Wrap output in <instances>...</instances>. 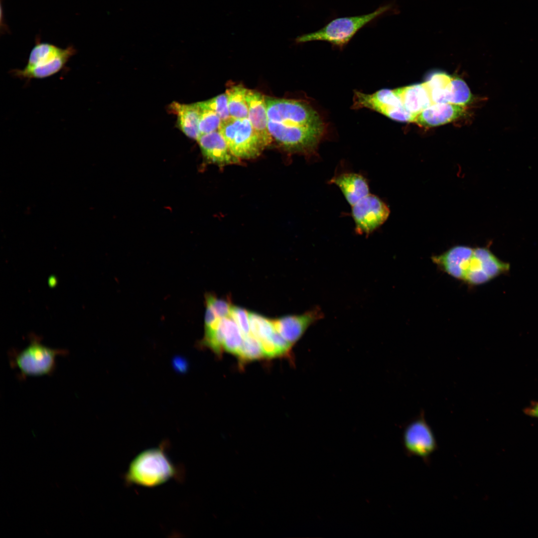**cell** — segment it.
I'll list each match as a JSON object with an SVG mask.
<instances>
[{
  "label": "cell",
  "mask_w": 538,
  "mask_h": 538,
  "mask_svg": "<svg viewBox=\"0 0 538 538\" xmlns=\"http://www.w3.org/2000/svg\"><path fill=\"white\" fill-rule=\"evenodd\" d=\"M432 262L451 277L471 285L487 283L509 271L510 265L486 247L457 245L431 257Z\"/></svg>",
  "instance_id": "obj_1"
},
{
  "label": "cell",
  "mask_w": 538,
  "mask_h": 538,
  "mask_svg": "<svg viewBox=\"0 0 538 538\" xmlns=\"http://www.w3.org/2000/svg\"><path fill=\"white\" fill-rule=\"evenodd\" d=\"M167 442L144 450L130 464L124 475L128 485L145 487L158 486L172 479H179L182 474L166 453Z\"/></svg>",
  "instance_id": "obj_2"
},
{
  "label": "cell",
  "mask_w": 538,
  "mask_h": 538,
  "mask_svg": "<svg viewBox=\"0 0 538 538\" xmlns=\"http://www.w3.org/2000/svg\"><path fill=\"white\" fill-rule=\"evenodd\" d=\"M393 8L394 5L388 3L368 14L336 18L317 31L297 36L295 41L298 44L313 41H326L334 47L342 49L360 29Z\"/></svg>",
  "instance_id": "obj_3"
},
{
  "label": "cell",
  "mask_w": 538,
  "mask_h": 538,
  "mask_svg": "<svg viewBox=\"0 0 538 538\" xmlns=\"http://www.w3.org/2000/svg\"><path fill=\"white\" fill-rule=\"evenodd\" d=\"M268 128L272 139L286 150L303 155L308 159L318 157L319 145L327 133V125H287L270 120Z\"/></svg>",
  "instance_id": "obj_4"
},
{
  "label": "cell",
  "mask_w": 538,
  "mask_h": 538,
  "mask_svg": "<svg viewBox=\"0 0 538 538\" xmlns=\"http://www.w3.org/2000/svg\"><path fill=\"white\" fill-rule=\"evenodd\" d=\"M76 53L70 45L65 48L37 40L32 48L26 66L11 71L13 76L21 80L46 78L60 72Z\"/></svg>",
  "instance_id": "obj_5"
},
{
  "label": "cell",
  "mask_w": 538,
  "mask_h": 538,
  "mask_svg": "<svg viewBox=\"0 0 538 538\" xmlns=\"http://www.w3.org/2000/svg\"><path fill=\"white\" fill-rule=\"evenodd\" d=\"M219 131L233 154L239 159L255 158L267 146L248 118H230L222 122Z\"/></svg>",
  "instance_id": "obj_6"
},
{
  "label": "cell",
  "mask_w": 538,
  "mask_h": 538,
  "mask_svg": "<svg viewBox=\"0 0 538 538\" xmlns=\"http://www.w3.org/2000/svg\"><path fill=\"white\" fill-rule=\"evenodd\" d=\"M67 354L66 350L52 349L43 345L39 338L32 337L27 347L12 355L11 363L23 378L51 375L57 356Z\"/></svg>",
  "instance_id": "obj_7"
},
{
  "label": "cell",
  "mask_w": 538,
  "mask_h": 538,
  "mask_svg": "<svg viewBox=\"0 0 538 538\" xmlns=\"http://www.w3.org/2000/svg\"><path fill=\"white\" fill-rule=\"evenodd\" d=\"M269 120L288 125L315 126L325 124L309 104L300 100L266 97Z\"/></svg>",
  "instance_id": "obj_8"
},
{
  "label": "cell",
  "mask_w": 538,
  "mask_h": 538,
  "mask_svg": "<svg viewBox=\"0 0 538 538\" xmlns=\"http://www.w3.org/2000/svg\"><path fill=\"white\" fill-rule=\"evenodd\" d=\"M352 108H366L389 119L404 123H414L416 116L408 113L393 89H382L372 94L354 92Z\"/></svg>",
  "instance_id": "obj_9"
},
{
  "label": "cell",
  "mask_w": 538,
  "mask_h": 538,
  "mask_svg": "<svg viewBox=\"0 0 538 538\" xmlns=\"http://www.w3.org/2000/svg\"><path fill=\"white\" fill-rule=\"evenodd\" d=\"M351 207L355 230L359 234L369 235L387 221L390 214L387 204L371 193Z\"/></svg>",
  "instance_id": "obj_10"
},
{
  "label": "cell",
  "mask_w": 538,
  "mask_h": 538,
  "mask_svg": "<svg viewBox=\"0 0 538 538\" xmlns=\"http://www.w3.org/2000/svg\"><path fill=\"white\" fill-rule=\"evenodd\" d=\"M403 442L407 454L421 458L425 462L437 448L434 433L423 414L405 427Z\"/></svg>",
  "instance_id": "obj_11"
},
{
  "label": "cell",
  "mask_w": 538,
  "mask_h": 538,
  "mask_svg": "<svg viewBox=\"0 0 538 538\" xmlns=\"http://www.w3.org/2000/svg\"><path fill=\"white\" fill-rule=\"evenodd\" d=\"M204 156L220 166L239 163L240 159L231 151L219 130L201 134L197 139Z\"/></svg>",
  "instance_id": "obj_12"
},
{
  "label": "cell",
  "mask_w": 538,
  "mask_h": 538,
  "mask_svg": "<svg viewBox=\"0 0 538 538\" xmlns=\"http://www.w3.org/2000/svg\"><path fill=\"white\" fill-rule=\"evenodd\" d=\"M318 309H314L299 315H288L273 320L276 331L293 345L307 328L322 317Z\"/></svg>",
  "instance_id": "obj_13"
},
{
  "label": "cell",
  "mask_w": 538,
  "mask_h": 538,
  "mask_svg": "<svg viewBox=\"0 0 538 538\" xmlns=\"http://www.w3.org/2000/svg\"><path fill=\"white\" fill-rule=\"evenodd\" d=\"M465 107L449 103L433 104L418 114L414 120L417 125L423 127H434L443 125L461 117Z\"/></svg>",
  "instance_id": "obj_14"
},
{
  "label": "cell",
  "mask_w": 538,
  "mask_h": 538,
  "mask_svg": "<svg viewBox=\"0 0 538 538\" xmlns=\"http://www.w3.org/2000/svg\"><path fill=\"white\" fill-rule=\"evenodd\" d=\"M328 183L340 189L350 206L370 193L367 179L358 173L344 171L336 174Z\"/></svg>",
  "instance_id": "obj_15"
},
{
  "label": "cell",
  "mask_w": 538,
  "mask_h": 538,
  "mask_svg": "<svg viewBox=\"0 0 538 538\" xmlns=\"http://www.w3.org/2000/svg\"><path fill=\"white\" fill-rule=\"evenodd\" d=\"M246 100L248 106V119L254 130L268 146L272 137L268 128V117L266 97L259 92L248 89Z\"/></svg>",
  "instance_id": "obj_16"
},
{
  "label": "cell",
  "mask_w": 538,
  "mask_h": 538,
  "mask_svg": "<svg viewBox=\"0 0 538 538\" xmlns=\"http://www.w3.org/2000/svg\"><path fill=\"white\" fill-rule=\"evenodd\" d=\"M403 106L408 113L417 116L433 104L429 92L424 83L393 89Z\"/></svg>",
  "instance_id": "obj_17"
},
{
  "label": "cell",
  "mask_w": 538,
  "mask_h": 538,
  "mask_svg": "<svg viewBox=\"0 0 538 538\" xmlns=\"http://www.w3.org/2000/svg\"><path fill=\"white\" fill-rule=\"evenodd\" d=\"M169 108L176 115L178 125L182 132L189 137L197 140L200 135L199 131L200 110L197 103L184 104L174 102Z\"/></svg>",
  "instance_id": "obj_18"
},
{
  "label": "cell",
  "mask_w": 538,
  "mask_h": 538,
  "mask_svg": "<svg viewBox=\"0 0 538 538\" xmlns=\"http://www.w3.org/2000/svg\"><path fill=\"white\" fill-rule=\"evenodd\" d=\"M248 89L242 85H236L226 90L228 107L231 118L243 119L248 118V106L246 100Z\"/></svg>",
  "instance_id": "obj_19"
},
{
  "label": "cell",
  "mask_w": 538,
  "mask_h": 538,
  "mask_svg": "<svg viewBox=\"0 0 538 538\" xmlns=\"http://www.w3.org/2000/svg\"><path fill=\"white\" fill-rule=\"evenodd\" d=\"M223 335V349L237 355L243 341V335L231 317L221 318L219 322Z\"/></svg>",
  "instance_id": "obj_20"
},
{
  "label": "cell",
  "mask_w": 538,
  "mask_h": 538,
  "mask_svg": "<svg viewBox=\"0 0 538 538\" xmlns=\"http://www.w3.org/2000/svg\"><path fill=\"white\" fill-rule=\"evenodd\" d=\"M451 79L452 77L445 73L436 72L424 82L433 104L447 103L446 94Z\"/></svg>",
  "instance_id": "obj_21"
},
{
  "label": "cell",
  "mask_w": 538,
  "mask_h": 538,
  "mask_svg": "<svg viewBox=\"0 0 538 538\" xmlns=\"http://www.w3.org/2000/svg\"><path fill=\"white\" fill-rule=\"evenodd\" d=\"M472 95L466 82L459 77H452L446 96L447 103L465 107Z\"/></svg>",
  "instance_id": "obj_22"
},
{
  "label": "cell",
  "mask_w": 538,
  "mask_h": 538,
  "mask_svg": "<svg viewBox=\"0 0 538 538\" xmlns=\"http://www.w3.org/2000/svg\"><path fill=\"white\" fill-rule=\"evenodd\" d=\"M249 317L251 333L260 341L270 339L276 330L273 320L251 312Z\"/></svg>",
  "instance_id": "obj_23"
},
{
  "label": "cell",
  "mask_w": 538,
  "mask_h": 538,
  "mask_svg": "<svg viewBox=\"0 0 538 538\" xmlns=\"http://www.w3.org/2000/svg\"><path fill=\"white\" fill-rule=\"evenodd\" d=\"M240 362L261 359L265 357L260 341L252 333L243 336L242 345L237 354Z\"/></svg>",
  "instance_id": "obj_24"
},
{
  "label": "cell",
  "mask_w": 538,
  "mask_h": 538,
  "mask_svg": "<svg viewBox=\"0 0 538 538\" xmlns=\"http://www.w3.org/2000/svg\"><path fill=\"white\" fill-rule=\"evenodd\" d=\"M197 104L200 110L199 123L200 134L219 130L222 122L220 117L214 111L205 106L201 102Z\"/></svg>",
  "instance_id": "obj_25"
},
{
  "label": "cell",
  "mask_w": 538,
  "mask_h": 538,
  "mask_svg": "<svg viewBox=\"0 0 538 538\" xmlns=\"http://www.w3.org/2000/svg\"><path fill=\"white\" fill-rule=\"evenodd\" d=\"M201 102L205 106L214 111L222 122L231 118L229 110L227 96L225 93Z\"/></svg>",
  "instance_id": "obj_26"
},
{
  "label": "cell",
  "mask_w": 538,
  "mask_h": 538,
  "mask_svg": "<svg viewBox=\"0 0 538 538\" xmlns=\"http://www.w3.org/2000/svg\"><path fill=\"white\" fill-rule=\"evenodd\" d=\"M205 302L209 303L214 309L220 318L231 317L232 306L227 299L219 298L211 293L205 295Z\"/></svg>",
  "instance_id": "obj_27"
},
{
  "label": "cell",
  "mask_w": 538,
  "mask_h": 538,
  "mask_svg": "<svg viewBox=\"0 0 538 538\" xmlns=\"http://www.w3.org/2000/svg\"><path fill=\"white\" fill-rule=\"evenodd\" d=\"M231 317L239 327L243 336L250 333L249 312L241 307L232 306Z\"/></svg>",
  "instance_id": "obj_28"
},
{
  "label": "cell",
  "mask_w": 538,
  "mask_h": 538,
  "mask_svg": "<svg viewBox=\"0 0 538 538\" xmlns=\"http://www.w3.org/2000/svg\"><path fill=\"white\" fill-rule=\"evenodd\" d=\"M525 413L529 416L538 418V402L532 404L524 410Z\"/></svg>",
  "instance_id": "obj_29"
}]
</instances>
